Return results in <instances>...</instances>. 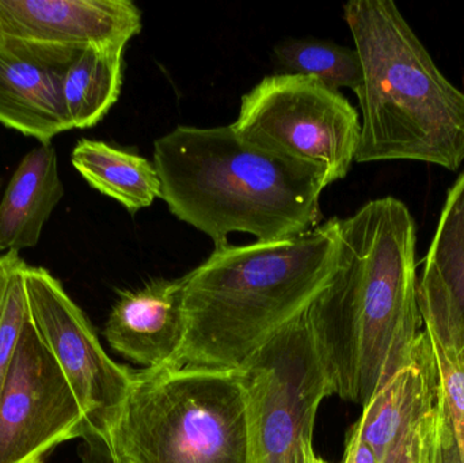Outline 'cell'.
<instances>
[{
	"instance_id": "cell-1",
	"label": "cell",
	"mask_w": 464,
	"mask_h": 463,
	"mask_svg": "<svg viewBox=\"0 0 464 463\" xmlns=\"http://www.w3.org/2000/svg\"><path fill=\"white\" fill-rule=\"evenodd\" d=\"M340 227L337 271L307 314L333 394L364 407L421 333L416 222L389 196Z\"/></svg>"
},
{
	"instance_id": "cell-2",
	"label": "cell",
	"mask_w": 464,
	"mask_h": 463,
	"mask_svg": "<svg viewBox=\"0 0 464 463\" xmlns=\"http://www.w3.org/2000/svg\"><path fill=\"white\" fill-rule=\"evenodd\" d=\"M340 222L281 241L215 247L182 277L187 336L176 366L242 370L303 317L337 271Z\"/></svg>"
},
{
	"instance_id": "cell-3",
	"label": "cell",
	"mask_w": 464,
	"mask_h": 463,
	"mask_svg": "<svg viewBox=\"0 0 464 463\" xmlns=\"http://www.w3.org/2000/svg\"><path fill=\"white\" fill-rule=\"evenodd\" d=\"M154 165L171 214L215 247L232 233L294 238L324 219L322 171L258 149L228 127L179 125L155 140Z\"/></svg>"
},
{
	"instance_id": "cell-4",
	"label": "cell",
	"mask_w": 464,
	"mask_h": 463,
	"mask_svg": "<svg viewBox=\"0 0 464 463\" xmlns=\"http://www.w3.org/2000/svg\"><path fill=\"white\" fill-rule=\"evenodd\" d=\"M343 16L362 67L357 163L419 160L458 170L464 92L436 67L392 0H351Z\"/></svg>"
},
{
	"instance_id": "cell-5",
	"label": "cell",
	"mask_w": 464,
	"mask_h": 463,
	"mask_svg": "<svg viewBox=\"0 0 464 463\" xmlns=\"http://www.w3.org/2000/svg\"><path fill=\"white\" fill-rule=\"evenodd\" d=\"M108 442L119 463H259L250 380L245 370H139Z\"/></svg>"
},
{
	"instance_id": "cell-6",
	"label": "cell",
	"mask_w": 464,
	"mask_h": 463,
	"mask_svg": "<svg viewBox=\"0 0 464 463\" xmlns=\"http://www.w3.org/2000/svg\"><path fill=\"white\" fill-rule=\"evenodd\" d=\"M231 127L258 149L318 169L327 185L345 178L362 135L359 113L341 92L286 73L266 76L243 95Z\"/></svg>"
},
{
	"instance_id": "cell-7",
	"label": "cell",
	"mask_w": 464,
	"mask_h": 463,
	"mask_svg": "<svg viewBox=\"0 0 464 463\" xmlns=\"http://www.w3.org/2000/svg\"><path fill=\"white\" fill-rule=\"evenodd\" d=\"M307 313L242 369L256 399L259 463H310L315 456L316 413L333 388Z\"/></svg>"
},
{
	"instance_id": "cell-8",
	"label": "cell",
	"mask_w": 464,
	"mask_h": 463,
	"mask_svg": "<svg viewBox=\"0 0 464 463\" xmlns=\"http://www.w3.org/2000/svg\"><path fill=\"white\" fill-rule=\"evenodd\" d=\"M92 434L54 356L27 318L0 393V463H44Z\"/></svg>"
},
{
	"instance_id": "cell-9",
	"label": "cell",
	"mask_w": 464,
	"mask_h": 463,
	"mask_svg": "<svg viewBox=\"0 0 464 463\" xmlns=\"http://www.w3.org/2000/svg\"><path fill=\"white\" fill-rule=\"evenodd\" d=\"M24 285L33 325L70 382L90 431L108 440L135 371L105 352L89 318L48 269L27 266Z\"/></svg>"
},
{
	"instance_id": "cell-10",
	"label": "cell",
	"mask_w": 464,
	"mask_h": 463,
	"mask_svg": "<svg viewBox=\"0 0 464 463\" xmlns=\"http://www.w3.org/2000/svg\"><path fill=\"white\" fill-rule=\"evenodd\" d=\"M141 26L130 0H0V41L7 43L67 52L127 46Z\"/></svg>"
},
{
	"instance_id": "cell-11",
	"label": "cell",
	"mask_w": 464,
	"mask_h": 463,
	"mask_svg": "<svg viewBox=\"0 0 464 463\" xmlns=\"http://www.w3.org/2000/svg\"><path fill=\"white\" fill-rule=\"evenodd\" d=\"M78 53L0 41V124L40 144L72 130L63 79Z\"/></svg>"
},
{
	"instance_id": "cell-12",
	"label": "cell",
	"mask_w": 464,
	"mask_h": 463,
	"mask_svg": "<svg viewBox=\"0 0 464 463\" xmlns=\"http://www.w3.org/2000/svg\"><path fill=\"white\" fill-rule=\"evenodd\" d=\"M103 336L111 350L146 370L176 366L187 336L182 277L120 293Z\"/></svg>"
},
{
	"instance_id": "cell-13",
	"label": "cell",
	"mask_w": 464,
	"mask_h": 463,
	"mask_svg": "<svg viewBox=\"0 0 464 463\" xmlns=\"http://www.w3.org/2000/svg\"><path fill=\"white\" fill-rule=\"evenodd\" d=\"M439 393L432 348L421 332L408 361L362 407L353 429L382 462L411 427L435 410Z\"/></svg>"
},
{
	"instance_id": "cell-14",
	"label": "cell",
	"mask_w": 464,
	"mask_h": 463,
	"mask_svg": "<svg viewBox=\"0 0 464 463\" xmlns=\"http://www.w3.org/2000/svg\"><path fill=\"white\" fill-rule=\"evenodd\" d=\"M63 196L56 149L40 144L19 162L0 201V253L35 246Z\"/></svg>"
},
{
	"instance_id": "cell-15",
	"label": "cell",
	"mask_w": 464,
	"mask_h": 463,
	"mask_svg": "<svg viewBox=\"0 0 464 463\" xmlns=\"http://www.w3.org/2000/svg\"><path fill=\"white\" fill-rule=\"evenodd\" d=\"M71 162L90 187L121 204L130 214L162 198V182L154 162L105 141L81 139Z\"/></svg>"
},
{
	"instance_id": "cell-16",
	"label": "cell",
	"mask_w": 464,
	"mask_h": 463,
	"mask_svg": "<svg viewBox=\"0 0 464 463\" xmlns=\"http://www.w3.org/2000/svg\"><path fill=\"white\" fill-rule=\"evenodd\" d=\"M417 296L446 307L464 323V174L447 196Z\"/></svg>"
},
{
	"instance_id": "cell-17",
	"label": "cell",
	"mask_w": 464,
	"mask_h": 463,
	"mask_svg": "<svg viewBox=\"0 0 464 463\" xmlns=\"http://www.w3.org/2000/svg\"><path fill=\"white\" fill-rule=\"evenodd\" d=\"M125 46H89L76 54L63 79V100L72 130L97 125L119 100Z\"/></svg>"
},
{
	"instance_id": "cell-18",
	"label": "cell",
	"mask_w": 464,
	"mask_h": 463,
	"mask_svg": "<svg viewBox=\"0 0 464 463\" xmlns=\"http://www.w3.org/2000/svg\"><path fill=\"white\" fill-rule=\"evenodd\" d=\"M277 73L310 76L330 89H351L356 94L362 83V67L356 49L330 41L289 38L273 49Z\"/></svg>"
},
{
	"instance_id": "cell-19",
	"label": "cell",
	"mask_w": 464,
	"mask_h": 463,
	"mask_svg": "<svg viewBox=\"0 0 464 463\" xmlns=\"http://www.w3.org/2000/svg\"><path fill=\"white\" fill-rule=\"evenodd\" d=\"M27 266L18 252L0 253V393L30 315L24 285Z\"/></svg>"
},
{
	"instance_id": "cell-20",
	"label": "cell",
	"mask_w": 464,
	"mask_h": 463,
	"mask_svg": "<svg viewBox=\"0 0 464 463\" xmlns=\"http://www.w3.org/2000/svg\"><path fill=\"white\" fill-rule=\"evenodd\" d=\"M435 429L436 407L401 438L382 463H430Z\"/></svg>"
},
{
	"instance_id": "cell-21",
	"label": "cell",
	"mask_w": 464,
	"mask_h": 463,
	"mask_svg": "<svg viewBox=\"0 0 464 463\" xmlns=\"http://www.w3.org/2000/svg\"><path fill=\"white\" fill-rule=\"evenodd\" d=\"M430 463H464L457 437H455L451 415L440 393L436 405L435 439H433Z\"/></svg>"
},
{
	"instance_id": "cell-22",
	"label": "cell",
	"mask_w": 464,
	"mask_h": 463,
	"mask_svg": "<svg viewBox=\"0 0 464 463\" xmlns=\"http://www.w3.org/2000/svg\"><path fill=\"white\" fill-rule=\"evenodd\" d=\"M82 463H119L111 445L98 434H89L79 446Z\"/></svg>"
},
{
	"instance_id": "cell-23",
	"label": "cell",
	"mask_w": 464,
	"mask_h": 463,
	"mask_svg": "<svg viewBox=\"0 0 464 463\" xmlns=\"http://www.w3.org/2000/svg\"><path fill=\"white\" fill-rule=\"evenodd\" d=\"M455 437H457L458 445H459L460 453H462L464 459V423H454Z\"/></svg>"
},
{
	"instance_id": "cell-24",
	"label": "cell",
	"mask_w": 464,
	"mask_h": 463,
	"mask_svg": "<svg viewBox=\"0 0 464 463\" xmlns=\"http://www.w3.org/2000/svg\"><path fill=\"white\" fill-rule=\"evenodd\" d=\"M310 463H329V462L324 461V459H322L321 457H318L315 454V456L313 457V459H311ZM341 463H345V462L343 461Z\"/></svg>"
}]
</instances>
